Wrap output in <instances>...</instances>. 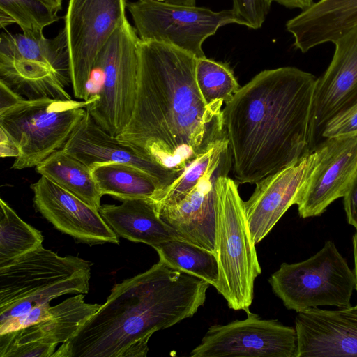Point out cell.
Here are the masks:
<instances>
[{"label":"cell","mask_w":357,"mask_h":357,"mask_svg":"<svg viewBox=\"0 0 357 357\" xmlns=\"http://www.w3.org/2000/svg\"><path fill=\"white\" fill-rule=\"evenodd\" d=\"M196 61L173 45L141 41L134 110L116 137L178 174L227 135L222 109L199 92Z\"/></svg>","instance_id":"obj_1"},{"label":"cell","mask_w":357,"mask_h":357,"mask_svg":"<svg viewBox=\"0 0 357 357\" xmlns=\"http://www.w3.org/2000/svg\"><path fill=\"white\" fill-rule=\"evenodd\" d=\"M317 78L295 67L265 70L222 109L237 183L255 184L311 152L309 126Z\"/></svg>","instance_id":"obj_2"},{"label":"cell","mask_w":357,"mask_h":357,"mask_svg":"<svg viewBox=\"0 0 357 357\" xmlns=\"http://www.w3.org/2000/svg\"><path fill=\"white\" fill-rule=\"evenodd\" d=\"M210 286L159 260L116 284L105 303L52 357H145L151 335L194 316Z\"/></svg>","instance_id":"obj_3"},{"label":"cell","mask_w":357,"mask_h":357,"mask_svg":"<svg viewBox=\"0 0 357 357\" xmlns=\"http://www.w3.org/2000/svg\"><path fill=\"white\" fill-rule=\"evenodd\" d=\"M91 265L41 245L0 266V324L61 296L88 293Z\"/></svg>","instance_id":"obj_4"},{"label":"cell","mask_w":357,"mask_h":357,"mask_svg":"<svg viewBox=\"0 0 357 357\" xmlns=\"http://www.w3.org/2000/svg\"><path fill=\"white\" fill-rule=\"evenodd\" d=\"M217 223L215 254L219 277L215 287L229 308L250 312L254 283L261 270L238 184L227 176L216 181Z\"/></svg>","instance_id":"obj_5"},{"label":"cell","mask_w":357,"mask_h":357,"mask_svg":"<svg viewBox=\"0 0 357 357\" xmlns=\"http://www.w3.org/2000/svg\"><path fill=\"white\" fill-rule=\"evenodd\" d=\"M88 100H61L47 97L22 98L0 109V133L17 148L13 169L36 167L62 149L86 113Z\"/></svg>","instance_id":"obj_6"},{"label":"cell","mask_w":357,"mask_h":357,"mask_svg":"<svg viewBox=\"0 0 357 357\" xmlns=\"http://www.w3.org/2000/svg\"><path fill=\"white\" fill-rule=\"evenodd\" d=\"M0 80L26 98L71 100L70 59L63 28L52 38L43 33L0 36Z\"/></svg>","instance_id":"obj_7"},{"label":"cell","mask_w":357,"mask_h":357,"mask_svg":"<svg viewBox=\"0 0 357 357\" xmlns=\"http://www.w3.org/2000/svg\"><path fill=\"white\" fill-rule=\"evenodd\" d=\"M140 39L126 20L99 52L88 84L96 96L87 112L105 131L116 137L130 121L135 107Z\"/></svg>","instance_id":"obj_8"},{"label":"cell","mask_w":357,"mask_h":357,"mask_svg":"<svg viewBox=\"0 0 357 357\" xmlns=\"http://www.w3.org/2000/svg\"><path fill=\"white\" fill-rule=\"evenodd\" d=\"M268 282L284 305L296 312L323 305L349 307L355 289L354 271L329 240L307 259L282 264Z\"/></svg>","instance_id":"obj_9"},{"label":"cell","mask_w":357,"mask_h":357,"mask_svg":"<svg viewBox=\"0 0 357 357\" xmlns=\"http://www.w3.org/2000/svg\"><path fill=\"white\" fill-rule=\"evenodd\" d=\"M141 41L173 45L197 59L206 57L205 40L229 24H240L232 9L213 11L208 8L172 5L153 0L127 3Z\"/></svg>","instance_id":"obj_10"},{"label":"cell","mask_w":357,"mask_h":357,"mask_svg":"<svg viewBox=\"0 0 357 357\" xmlns=\"http://www.w3.org/2000/svg\"><path fill=\"white\" fill-rule=\"evenodd\" d=\"M126 0H69L64 16L70 77L74 96L88 100L95 61L114 33L127 20Z\"/></svg>","instance_id":"obj_11"},{"label":"cell","mask_w":357,"mask_h":357,"mask_svg":"<svg viewBox=\"0 0 357 357\" xmlns=\"http://www.w3.org/2000/svg\"><path fill=\"white\" fill-rule=\"evenodd\" d=\"M243 320L211 326L191 357H296V329L247 313Z\"/></svg>","instance_id":"obj_12"},{"label":"cell","mask_w":357,"mask_h":357,"mask_svg":"<svg viewBox=\"0 0 357 357\" xmlns=\"http://www.w3.org/2000/svg\"><path fill=\"white\" fill-rule=\"evenodd\" d=\"M314 150L316 165L296 202L303 218L321 215L344 196L357 172V132L326 138Z\"/></svg>","instance_id":"obj_13"},{"label":"cell","mask_w":357,"mask_h":357,"mask_svg":"<svg viewBox=\"0 0 357 357\" xmlns=\"http://www.w3.org/2000/svg\"><path fill=\"white\" fill-rule=\"evenodd\" d=\"M232 167L229 148L178 201L157 208L159 217L181 240L215 253L218 177L227 176Z\"/></svg>","instance_id":"obj_14"},{"label":"cell","mask_w":357,"mask_h":357,"mask_svg":"<svg viewBox=\"0 0 357 357\" xmlns=\"http://www.w3.org/2000/svg\"><path fill=\"white\" fill-rule=\"evenodd\" d=\"M333 44L332 60L314 87L309 126L311 151L321 142L327 122L357 103V27Z\"/></svg>","instance_id":"obj_15"},{"label":"cell","mask_w":357,"mask_h":357,"mask_svg":"<svg viewBox=\"0 0 357 357\" xmlns=\"http://www.w3.org/2000/svg\"><path fill=\"white\" fill-rule=\"evenodd\" d=\"M317 159V153L313 150L299 162L255 183L252 195L244 202L248 228L255 245L261 241L285 212L296 204Z\"/></svg>","instance_id":"obj_16"},{"label":"cell","mask_w":357,"mask_h":357,"mask_svg":"<svg viewBox=\"0 0 357 357\" xmlns=\"http://www.w3.org/2000/svg\"><path fill=\"white\" fill-rule=\"evenodd\" d=\"M31 188L37 211L60 231L90 245L119 244V236L99 211L73 194L43 176Z\"/></svg>","instance_id":"obj_17"},{"label":"cell","mask_w":357,"mask_h":357,"mask_svg":"<svg viewBox=\"0 0 357 357\" xmlns=\"http://www.w3.org/2000/svg\"><path fill=\"white\" fill-rule=\"evenodd\" d=\"M296 357H357V308L311 307L295 319Z\"/></svg>","instance_id":"obj_18"},{"label":"cell","mask_w":357,"mask_h":357,"mask_svg":"<svg viewBox=\"0 0 357 357\" xmlns=\"http://www.w3.org/2000/svg\"><path fill=\"white\" fill-rule=\"evenodd\" d=\"M62 149L89 167L107 162L136 167L157 181L159 185L157 192L169 185L178 175L136 147L109 135L95 122L87 110Z\"/></svg>","instance_id":"obj_19"},{"label":"cell","mask_w":357,"mask_h":357,"mask_svg":"<svg viewBox=\"0 0 357 357\" xmlns=\"http://www.w3.org/2000/svg\"><path fill=\"white\" fill-rule=\"evenodd\" d=\"M357 27V0H319L286 23L294 47L305 53L334 43Z\"/></svg>","instance_id":"obj_20"},{"label":"cell","mask_w":357,"mask_h":357,"mask_svg":"<svg viewBox=\"0 0 357 357\" xmlns=\"http://www.w3.org/2000/svg\"><path fill=\"white\" fill-rule=\"evenodd\" d=\"M84 297V294L69 297L51 307L52 314L47 319L1 334L0 353L15 344L39 342L57 346L68 341L101 306L86 303Z\"/></svg>","instance_id":"obj_21"},{"label":"cell","mask_w":357,"mask_h":357,"mask_svg":"<svg viewBox=\"0 0 357 357\" xmlns=\"http://www.w3.org/2000/svg\"><path fill=\"white\" fill-rule=\"evenodd\" d=\"M98 211L119 237L153 248L168 241L181 240L159 217L155 204L150 197L125 199L119 205H101Z\"/></svg>","instance_id":"obj_22"},{"label":"cell","mask_w":357,"mask_h":357,"mask_svg":"<svg viewBox=\"0 0 357 357\" xmlns=\"http://www.w3.org/2000/svg\"><path fill=\"white\" fill-rule=\"evenodd\" d=\"M37 173L99 210L102 195L89 167L61 149L36 167Z\"/></svg>","instance_id":"obj_23"},{"label":"cell","mask_w":357,"mask_h":357,"mask_svg":"<svg viewBox=\"0 0 357 357\" xmlns=\"http://www.w3.org/2000/svg\"><path fill=\"white\" fill-rule=\"evenodd\" d=\"M91 172L100 193L122 201L151 198L159 190L157 181L130 165L107 162L92 165Z\"/></svg>","instance_id":"obj_24"},{"label":"cell","mask_w":357,"mask_h":357,"mask_svg":"<svg viewBox=\"0 0 357 357\" xmlns=\"http://www.w3.org/2000/svg\"><path fill=\"white\" fill-rule=\"evenodd\" d=\"M154 249L159 255V260L216 287L219 270L214 252L179 239L164 242Z\"/></svg>","instance_id":"obj_25"},{"label":"cell","mask_w":357,"mask_h":357,"mask_svg":"<svg viewBox=\"0 0 357 357\" xmlns=\"http://www.w3.org/2000/svg\"><path fill=\"white\" fill-rule=\"evenodd\" d=\"M41 232L0 199V266L42 245Z\"/></svg>","instance_id":"obj_26"},{"label":"cell","mask_w":357,"mask_h":357,"mask_svg":"<svg viewBox=\"0 0 357 357\" xmlns=\"http://www.w3.org/2000/svg\"><path fill=\"white\" fill-rule=\"evenodd\" d=\"M195 78L206 105L215 109H222L241 88L229 64L206 57L197 59Z\"/></svg>","instance_id":"obj_27"},{"label":"cell","mask_w":357,"mask_h":357,"mask_svg":"<svg viewBox=\"0 0 357 357\" xmlns=\"http://www.w3.org/2000/svg\"><path fill=\"white\" fill-rule=\"evenodd\" d=\"M229 148L227 135L213 147L197 156L166 188L151 197L156 208L173 204L194 188L206 172L222 157Z\"/></svg>","instance_id":"obj_28"},{"label":"cell","mask_w":357,"mask_h":357,"mask_svg":"<svg viewBox=\"0 0 357 357\" xmlns=\"http://www.w3.org/2000/svg\"><path fill=\"white\" fill-rule=\"evenodd\" d=\"M59 19L55 11L41 0H0V26L16 24L22 33H43Z\"/></svg>","instance_id":"obj_29"},{"label":"cell","mask_w":357,"mask_h":357,"mask_svg":"<svg viewBox=\"0 0 357 357\" xmlns=\"http://www.w3.org/2000/svg\"><path fill=\"white\" fill-rule=\"evenodd\" d=\"M232 10L240 24L258 29L265 22L271 8V0H232Z\"/></svg>","instance_id":"obj_30"},{"label":"cell","mask_w":357,"mask_h":357,"mask_svg":"<svg viewBox=\"0 0 357 357\" xmlns=\"http://www.w3.org/2000/svg\"><path fill=\"white\" fill-rule=\"evenodd\" d=\"M354 132H357V103L327 122L322 133V141L326 138Z\"/></svg>","instance_id":"obj_31"},{"label":"cell","mask_w":357,"mask_h":357,"mask_svg":"<svg viewBox=\"0 0 357 357\" xmlns=\"http://www.w3.org/2000/svg\"><path fill=\"white\" fill-rule=\"evenodd\" d=\"M50 303L36 306L29 312L0 324V335L20 330L47 319L51 316Z\"/></svg>","instance_id":"obj_32"},{"label":"cell","mask_w":357,"mask_h":357,"mask_svg":"<svg viewBox=\"0 0 357 357\" xmlns=\"http://www.w3.org/2000/svg\"><path fill=\"white\" fill-rule=\"evenodd\" d=\"M56 345L29 342L13 345L0 353L1 357H52Z\"/></svg>","instance_id":"obj_33"},{"label":"cell","mask_w":357,"mask_h":357,"mask_svg":"<svg viewBox=\"0 0 357 357\" xmlns=\"http://www.w3.org/2000/svg\"><path fill=\"white\" fill-rule=\"evenodd\" d=\"M343 198L347 222L357 231V172Z\"/></svg>","instance_id":"obj_34"},{"label":"cell","mask_w":357,"mask_h":357,"mask_svg":"<svg viewBox=\"0 0 357 357\" xmlns=\"http://www.w3.org/2000/svg\"><path fill=\"white\" fill-rule=\"evenodd\" d=\"M288 8H299L302 11L310 7L313 0H271Z\"/></svg>","instance_id":"obj_35"},{"label":"cell","mask_w":357,"mask_h":357,"mask_svg":"<svg viewBox=\"0 0 357 357\" xmlns=\"http://www.w3.org/2000/svg\"><path fill=\"white\" fill-rule=\"evenodd\" d=\"M352 245L354 259V273L355 277V289L357 291V231L353 236ZM355 307L357 308V304Z\"/></svg>","instance_id":"obj_36"},{"label":"cell","mask_w":357,"mask_h":357,"mask_svg":"<svg viewBox=\"0 0 357 357\" xmlns=\"http://www.w3.org/2000/svg\"><path fill=\"white\" fill-rule=\"evenodd\" d=\"M164 3L178 5V6H196V0H153Z\"/></svg>","instance_id":"obj_37"},{"label":"cell","mask_w":357,"mask_h":357,"mask_svg":"<svg viewBox=\"0 0 357 357\" xmlns=\"http://www.w3.org/2000/svg\"><path fill=\"white\" fill-rule=\"evenodd\" d=\"M51 8L59 12L62 8V0H41Z\"/></svg>","instance_id":"obj_38"}]
</instances>
